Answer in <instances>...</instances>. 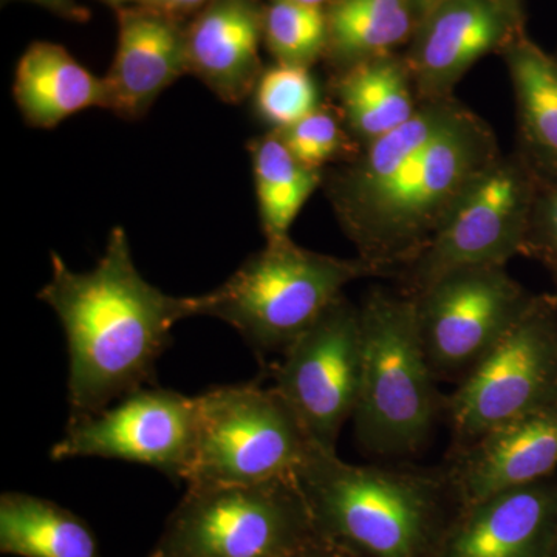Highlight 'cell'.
Masks as SVG:
<instances>
[{"mask_svg": "<svg viewBox=\"0 0 557 557\" xmlns=\"http://www.w3.org/2000/svg\"><path fill=\"white\" fill-rule=\"evenodd\" d=\"M14 100L33 127L51 129L90 108H106L104 78L81 65L64 47L35 42L17 62Z\"/></svg>", "mask_w": 557, "mask_h": 557, "instance_id": "obj_18", "label": "cell"}, {"mask_svg": "<svg viewBox=\"0 0 557 557\" xmlns=\"http://www.w3.org/2000/svg\"><path fill=\"white\" fill-rule=\"evenodd\" d=\"M263 13L256 0H211L186 32L189 72L220 100L236 104L262 75Z\"/></svg>", "mask_w": 557, "mask_h": 557, "instance_id": "obj_17", "label": "cell"}, {"mask_svg": "<svg viewBox=\"0 0 557 557\" xmlns=\"http://www.w3.org/2000/svg\"><path fill=\"white\" fill-rule=\"evenodd\" d=\"M39 299L60 319L67 339L69 421L153 384L172 329L199 317V296L166 295L139 274L120 226L90 271H73L51 251V278Z\"/></svg>", "mask_w": 557, "mask_h": 557, "instance_id": "obj_1", "label": "cell"}, {"mask_svg": "<svg viewBox=\"0 0 557 557\" xmlns=\"http://www.w3.org/2000/svg\"><path fill=\"white\" fill-rule=\"evenodd\" d=\"M314 537L296 475L188 486L149 557H288Z\"/></svg>", "mask_w": 557, "mask_h": 557, "instance_id": "obj_6", "label": "cell"}, {"mask_svg": "<svg viewBox=\"0 0 557 557\" xmlns=\"http://www.w3.org/2000/svg\"><path fill=\"white\" fill-rule=\"evenodd\" d=\"M209 2L211 0H149L148 5L174 14L207 7Z\"/></svg>", "mask_w": 557, "mask_h": 557, "instance_id": "obj_29", "label": "cell"}, {"mask_svg": "<svg viewBox=\"0 0 557 557\" xmlns=\"http://www.w3.org/2000/svg\"><path fill=\"white\" fill-rule=\"evenodd\" d=\"M263 38L278 64L310 67L327 51V11L295 0H271L263 11Z\"/></svg>", "mask_w": 557, "mask_h": 557, "instance_id": "obj_24", "label": "cell"}, {"mask_svg": "<svg viewBox=\"0 0 557 557\" xmlns=\"http://www.w3.org/2000/svg\"><path fill=\"white\" fill-rule=\"evenodd\" d=\"M0 552L17 557H102L90 527L49 498L0 497Z\"/></svg>", "mask_w": 557, "mask_h": 557, "instance_id": "obj_21", "label": "cell"}, {"mask_svg": "<svg viewBox=\"0 0 557 557\" xmlns=\"http://www.w3.org/2000/svg\"><path fill=\"white\" fill-rule=\"evenodd\" d=\"M516 106L520 150L541 182H557V57L527 38L504 50Z\"/></svg>", "mask_w": 557, "mask_h": 557, "instance_id": "obj_19", "label": "cell"}, {"mask_svg": "<svg viewBox=\"0 0 557 557\" xmlns=\"http://www.w3.org/2000/svg\"><path fill=\"white\" fill-rule=\"evenodd\" d=\"M376 273L362 259H339L292 239L267 244L220 287L199 296V317L218 318L258 354H284L350 282Z\"/></svg>", "mask_w": 557, "mask_h": 557, "instance_id": "obj_5", "label": "cell"}, {"mask_svg": "<svg viewBox=\"0 0 557 557\" xmlns=\"http://www.w3.org/2000/svg\"><path fill=\"white\" fill-rule=\"evenodd\" d=\"M288 557H350L346 555V553L341 552V549L332 547V545L327 544V542L322 541V539L314 537L313 541H310L309 544L300 547L298 552L293 553L292 556Z\"/></svg>", "mask_w": 557, "mask_h": 557, "instance_id": "obj_28", "label": "cell"}, {"mask_svg": "<svg viewBox=\"0 0 557 557\" xmlns=\"http://www.w3.org/2000/svg\"><path fill=\"white\" fill-rule=\"evenodd\" d=\"M295 2L302 3V5L318 7V9H324L327 3H333L335 0H295Z\"/></svg>", "mask_w": 557, "mask_h": 557, "instance_id": "obj_33", "label": "cell"}, {"mask_svg": "<svg viewBox=\"0 0 557 557\" xmlns=\"http://www.w3.org/2000/svg\"><path fill=\"white\" fill-rule=\"evenodd\" d=\"M267 244L289 239V228L304 205L324 182V172L306 166L274 132L249 146Z\"/></svg>", "mask_w": 557, "mask_h": 557, "instance_id": "obj_23", "label": "cell"}, {"mask_svg": "<svg viewBox=\"0 0 557 557\" xmlns=\"http://www.w3.org/2000/svg\"><path fill=\"white\" fill-rule=\"evenodd\" d=\"M557 534V475L461 507L434 557H547Z\"/></svg>", "mask_w": 557, "mask_h": 557, "instance_id": "obj_15", "label": "cell"}, {"mask_svg": "<svg viewBox=\"0 0 557 557\" xmlns=\"http://www.w3.org/2000/svg\"><path fill=\"white\" fill-rule=\"evenodd\" d=\"M188 486L252 485L295 478L313 446L274 386L236 384L197 397Z\"/></svg>", "mask_w": 557, "mask_h": 557, "instance_id": "obj_7", "label": "cell"}, {"mask_svg": "<svg viewBox=\"0 0 557 557\" xmlns=\"http://www.w3.org/2000/svg\"><path fill=\"white\" fill-rule=\"evenodd\" d=\"M335 89L348 131L366 145L397 129L420 108L408 64L394 54L343 70Z\"/></svg>", "mask_w": 557, "mask_h": 557, "instance_id": "obj_20", "label": "cell"}, {"mask_svg": "<svg viewBox=\"0 0 557 557\" xmlns=\"http://www.w3.org/2000/svg\"><path fill=\"white\" fill-rule=\"evenodd\" d=\"M314 533L350 557H434L446 475L362 467L313 449L296 472Z\"/></svg>", "mask_w": 557, "mask_h": 557, "instance_id": "obj_2", "label": "cell"}, {"mask_svg": "<svg viewBox=\"0 0 557 557\" xmlns=\"http://www.w3.org/2000/svg\"><path fill=\"white\" fill-rule=\"evenodd\" d=\"M547 557H557V534L555 541H553L552 547L548 549Z\"/></svg>", "mask_w": 557, "mask_h": 557, "instance_id": "obj_35", "label": "cell"}, {"mask_svg": "<svg viewBox=\"0 0 557 557\" xmlns=\"http://www.w3.org/2000/svg\"><path fill=\"white\" fill-rule=\"evenodd\" d=\"M523 255L545 265L557 263V182H541L531 212Z\"/></svg>", "mask_w": 557, "mask_h": 557, "instance_id": "obj_27", "label": "cell"}, {"mask_svg": "<svg viewBox=\"0 0 557 557\" xmlns=\"http://www.w3.org/2000/svg\"><path fill=\"white\" fill-rule=\"evenodd\" d=\"M556 57H557V54H556Z\"/></svg>", "mask_w": 557, "mask_h": 557, "instance_id": "obj_37", "label": "cell"}, {"mask_svg": "<svg viewBox=\"0 0 557 557\" xmlns=\"http://www.w3.org/2000/svg\"><path fill=\"white\" fill-rule=\"evenodd\" d=\"M256 110L271 131L293 126L319 109V89L310 67L277 64L263 70L256 84Z\"/></svg>", "mask_w": 557, "mask_h": 557, "instance_id": "obj_25", "label": "cell"}, {"mask_svg": "<svg viewBox=\"0 0 557 557\" xmlns=\"http://www.w3.org/2000/svg\"><path fill=\"white\" fill-rule=\"evenodd\" d=\"M557 403V302L534 296L497 346L445 401L458 449L509 420Z\"/></svg>", "mask_w": 557, "mask_h": 557, "instance_id": "obj_8", "label": "cell"}, {"mask_svg": "<svg viewBox=\"0 0 557 557\" xmlns=\"http://www.w3.org/2000/svg\"><path fill=\"white\" fill-rule=\"evenodd\" d=\"M30 2L39 3V5L49 7L69 16H79V9L73 0H30Z\"/></svg>", "mask_w": 557, "mask_h": 557, "instance_id": "obj_30", "label": "cell"}, {"mask_svg": "<svg viewBox=\"0 0 557 557\" xmlns=\"http://www.w3.org/2000/svg\"><path fill=\"white\" fill-rule=\"evenodd\" d=\"M461 507L557 475V403L509 420L458 449L446 472Z\"/></svg>", "mask_w": 557, "mask_h": 557, "instance_id": "obj_14", "label": "cell"}, {"mask_svg": "<svg viewBox=\"0 0 557 557\" xmlns=\"http://www.w3.org/2000/svg\"><path fill=\"white\" fill-rule=\"evenodd\" d=\"M541 178L522 153L500 156L467 190L409 267V293L468 267L507 265L523 255Z\"/></svg>", "mask_w": 557, "mask_h": 557, "instance_id": "obj_9", "label": "cell"}, {"mask_svg": "<svg viewBox=\"0 0 557 557\" xmlns=\"http://www.w3.org/2000/svg\"><path fill=\"white\" fill-rule=\"evenodd\" d=\"M523 35L522 10L505 0H446L418 22L406 57L418 100L453 98L454 87L486 54Z\"/></svg>", "mask_w": 557, "mask_h": 557, "instance_id": "obj_13", "label": "cell"}, {"mask_svg": "<svg viewBox=\"0 0 557 557\" xmlns=\"http://www.w3.org/2000/svg\"><path fill=\"white\" fill-rule=\"evenodd\" d=\"M412 296L421 343L437 380L468 375L534 299L507 265L454 270Z\"/></svg>", "mask_w": 557, "mask_h": 557, "instance_id": "obj_10", "label": "cell"}, {"mask_svg": "<svg viewBox=\"0 0 557 557\" xmlns=\"http://www.w3.org/2000/svg\"><path fill=\"white\" fill-rule=\"evenodd\" d=\"M271 132L281 138L295 159L314 170H322L346 149L347 137L339 121L321 108L293 126Z\"/></svg>", "mask_w": 557, "mask_h": 557, "instance_id": "obj_26", "label": "cell"}, {"mask_svg": "<svg viewBox=\"0 0 557 557\" xmlns=\"http://www.w3.org/2000/svg\"><path fill=\"white\" fill-rule=\"evenodd\" d=\"M185 73L188 38L172 14L150 5L120 10L115 60L104 76V109L139 119Z\"/></svg>", "mask_w": 557, "mask_h": 557, "instance_id": "obj_16", "label": "cell"}, {"mask_svg": "<svg viewBox=\"0 0 557 557\" xmlns=\"http://www.w3.org/2000/svg\"><path fill=\"white\" fill-rule=\"evenodd\" d=\"M197 397L171 388H139L119 405L69 421L51 460L109 458L146 465L168 478H188L196 449Z\"/></svg>", "mask_w": 557, "mask_h": 557, "instance_id": "obj_12", "label": "cell"}, {"mask_svg": "<svg viewBox=\"0 0 557 557\" xmlns=\"http://www.w3.org/2000/svg\"><path fill=\"white\" fill-rule=\"evenodd\" d=\"M409 2L413 11H416L418 22H420L429 13H432L437 7L442 5V3H445L446 0H409Z\"/></svg>", "mask_w": 557, "mask_h": 557, "instance_id": "obj_31", "label": "cell"}, {"mask_svg": "<svg viewBox=\"0 0 557 557\" xmlns=\"http://www.w3.org/2000/svg\"><path fill=\"white\" fill-rule=\"evenodd\" d=\"M327 22V51L343 70L388 57L418 25L409 0H335Z\"/></svg>", "mask_w": 557, "mask_h": 557, "instance_id": "obj_22", "label": "cell"}, {"mask_svg": "<svg viewBox=\"0 0 557 557\" xmlns=\"http://www.w3.org/2000/svg\"><path fill=\"white\" fill-rule=\"evenodd\" d=\"M505 2L509 3V5L515 7V9L522 10V0H505Z\"/></svg>", "mask_w": 557, "mask_h": 557, "instance_id": "obj_36", "label": "cell"}, {"mask_svg": "<svg viewBox=\"0 0 557 557\" xmlns=\"http://www.w3.org/2000/svg\"><path fill=\"white\" fill-rule=\"evenodd\" d=\"M362 373L354 423L366 453L405 457L426 445L442 399L418 327L416 299L373 289L362 300Z\"/></svg>", "mask_w": 557, "mask_h": 557, "instance_id": "obj_4", "label": "cell"}, {"mask_svg": "<svg viewBox=\"0 0 557 557\" xmlns=\"http://www.w3.org/2000/svg\"><path fill=\"white\" fill-rule=\"evenodd\" d=\"M485 121L465 108L453 124L397 177L370 196L336 211L359 259L376 273L409 267L500 157Z\"/></svg>", "mask_w": 557, "mask_h": 557, "instance_id": "obj_3", "label": "cell"}, {"mask_svg": "<svg viewBox=\"0 0 557 557\" xmlns=\"http://www.w3.org/2000/svg\"><path fill=\"white\" fill-rule=\"evenodd\" d=\"M274 372L278 394L321 453L336 454L361 387V311L341 296L284 351Z\"/></svg>", "mask_w": 557, "mask_h": 557, "instance_id": "obj_11", "label": "cell"}, {"mask_svg": "<svg viewBox=\"0 0 557 557\" xmlns=\"http://www.w3.org/2000/svg\"><path fill=\"white\" fill-rule=\"evenodd\" d=\"M102 2L110 3V5L120 7V9H123V7L129 5V3H146L148 5L149 0H102Z\"/></svg>", "mask_w": 557, "mask_h": 557, "instance_id": "obj_32", "label": "cell"}, {"mask_svg": "<svg viewBox=\"0 0 557 557\" xmlns=\"http://www.w3.org/2000/svg\"><path fill=\"white\" fill-rule=\"evenodd\" d=\"M547 269L549 271V274H552L553 284H555L556 288V302H557V263H552V265H547Z\"/></svg>", "mask_w": 557, "mask_h": 557, "instance_id": "obj_34", "label": "cell"}]
</instances>
